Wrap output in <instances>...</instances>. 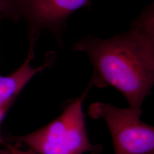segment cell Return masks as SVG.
<instances>
[{
    "mask_svg": "<svg viewBox=\"0 0 154 154\" xmlns=\"http://www.w3.org/2000/svg\"><path fill=\"white\" fill-rule=\"evenodd\" d=\"M6 17L13 19L12 0H0V20Z\"/></svg>",
    "mask_w": 154,
    "mask_h": 154,
    "instance_id": "cell-6",
    "label": "cell"
},
{
    "mask_svg": "<svg viewBox=\"0 0 154 154\" xmlns=\"http://www.w3.org/2000/svg\"><path fill=\"white\" fill-rule=\"evenodd\" d=\"M6 148L8 149L10 154H37L31 149H28V150H22L21 149H18L14 146H13L10 144H5Z\"/></svg>",
    "mask_w": 154,
    "mask_h": 154,
    "instance_id": "cell-7",
    "label": "cell"
},
{
    "mask_svg": "<svg viewBox=\"0 0 154 154\" xmlns=\"http://www.w3.org/2000/svg\"><path fill=\"white\" fill-rule=\"evenodd\" d=\"M91 88L88 83L79 97L66 102L62 114L54 121L13 140L37 154H102L103 147L90 142L83 111V103Z\"/></svg>",
    "mask_w": 154,
    "mask_h": 154,
    "instance_id": "cell-2",
    "label": "cell"
},
{
    "mask_svg": "<svg viewBox=\"0 0 154 154\" xmlns=\"http://www.w3.org/2000/svg\"><path fill=\"white\" fill-rule=\"evenodd\" d=\"M94 119H102L110 131L114 154H154V127L140 119L131 108H119L108 103L95 102L88 107Z\"/></svg>",
    "mask_w": 154,
    "mask_h": 154,
    "instance_id": "cell-3",
    "label": "cell"
},
{
    "mask_svg": "<svg viewBox=\"0 0 154 154\" xmlns=\"http://www.w3.org/2000/svg\"><path fill=\"white\" fill-rule=\"evenodd\" d=\"M131 28L109 39L89 35L74 49L85 52L93 66L89 83L112 86L125 97L129 107L142 114L143 101L154 83V2L144 8Z\"/></svg>",
    "mask_w": 154,
    "mask_h": 154,
    "instance_id": "cell-1",
    "label": "cell"
},
{
    "mask_svg": "<svg viewBox=\"0 0 154 154\" xmlns=\"http://www.w3.org/2000/svg\"><path fill=\"white\" fill-rule=\"evenodd\" d=\"M0 154H10V153L6 148L5 149L0 148Z\"/></svg>",
    "mask_w": 154,
    "mask_h": 154,
    "instance_id": "cell-8",
    "label": "cell"
},
{
    "mask_svg": "<svg viewBox=\"0 0 154 154\" xmlns=\"http://www.w3.org/2000/svg\"><path fill=\"white\" fill-rule=\"evenodd\" d=\"M13 19L22 18L28 26L29 38H38L46 31L63 46L62 34L69 18L82 8H91L90 0H12Z\"/></svg>",
    "mask_w": 154,
    "mask_h": 154,
    "instance_id": "cell-4",
    "label": "cell"
},
{
    "mask_svg": "<svg viewBox=\"0 0 154 154\" xmlns=\"http://www.w3.org/2000/svg\"><path fill=\"white\" fill-rule=\"evenodd\" d=\"M35 44L30 42L28 55L22 65L8 75H0V111L9 109L14 99L34 75L53 66L57 58L54 51L48 52L44 63L38 67H33L31 61L34 57Z\"/></svg>",
    "mask_w": 154,
    "mask_h": 154,
    "instance_id": "cell-5",
    "label": "cell"
}]
</instances>
